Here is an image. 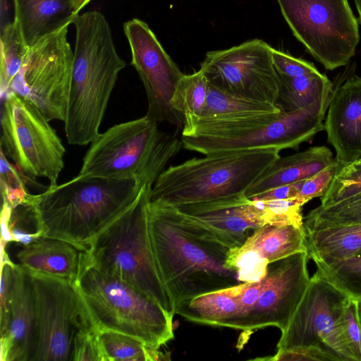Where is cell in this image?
Wrapping results in <instances>:
<instances>
[{"label": "cell", "instance_id": "41", "mask_svg": "<svg viewBox=\"0 0 361 361\" xmlns=\"http://www.w3.org/2000/svg\"><path fill=\"white\" fill-rule=\"evenodd\" d=\"M304 181L305 180L272 188L255 196L251 200L255 201H270L296 198Z\"/></svg>", "mask_w": 361, "mask_h": 361}, {"label": "cell", "instance_id": "34", "mask_svg": "<svg viewBox=\"0 0 361 361\" xmlns=\"http://www.w3.org/2000/svg\"><path fill=\"white\" fill-rule=\"evenodd\" d=\"M8 228L12 241L23 245L42 237L35 210L30 202L11 207Z\"/></svg>", "mask_w": 361, "mask_h": 361}, {"label": "cell", "instance_id": "44", "mask_svg": "<svg viewBox=\"0 0 361 361\" xmlns=\"http://www.w3.org/2000/svg\"><path fill=\"white\" fill-rule=\"evenodd\" d=\"M355 4L358 13L359 20L361 23V0H355Z\"/></svg>", "mask_w": 361, "mask_h": 361}, {"label": "cell", "instance_id": "21", "mask_svg": "<svg viewBox=\"0 0 361 361\" xmlns=\"http://www.w3.org/2000/svg\"><path fill=\"white\" fill-rule=\"evenodd\" d=\"M13 21L31 47L46 37L73 23L78 15L71 0H13Z\"/></svg>", "mask_w": 361, "mask_h": 361}, {"label": "cell", "instance_id": "30", "mask_svg": "<svg viewBox=\"0 0 361 361\" xmlns=\"http://www.w3.org/2000/svg\"><path fill=\"white\" fill-rule=\"evenodd\" d=\"M361 224V192L327 207L319 206L305 216L306 231L339 225Z\"/></svg>", "mask_w": 361, "mask_h": 361}, {"label": "cell", "instance_id": "24", "mask_svg": "<svg viewBox=\"0 0 361 361\" xmlns=\"http://www.w3.org/2000/svg\"><path fill=\"white\" fill-rule=\"evenodd\" d=\"M306 247L315 264H329L357 256L361 254V224L307 231Z\"/></svg>", "mask_w": 361, "mask_h": 361}, {"label": "cell", "instance_id": "11", "mask_svg": "<svg viewBox=\"0 0 361 361\" xmlns=\"http://www.w3.org/2000/svg\"><path fill=\"white\" fill-rule=\"evenodd\" d=\"M295 37L325 68L348 63L360 40L348 0H277Z\"/></svg>", "mask_w": 361, "mask_h": 361}, {"label": "cell", "instance_id": "16", "mask_svg": "<svg viewBox=\"0 0 361 361\" xmlns=\"http://www.w3.org/2000/svg\"><path fill=\"white\" fill-rule=\"evenodd\" d=\"M131 64L142 80L147 98L146 116L183 128L184 119L173 107L176 90L184 74L165 51L149 25L138 18L123 24Z\"/></svg>", "mask_w": 361, "mask_h": 361}, {"label": "cell", "instance_id": "20", "mask_svg": "<svg viewBox=\"0 0 361 361\" xmlns=\"http://www.w3.org/2000/svg\"><path fill=\"white\" fill-rule=\"evenodd\" d=\"M36 328L33 293L28 271L16 266L9 322L1 334V361H32Z\"/></svg>", "mask_w": 361, "mask_h": 361}, {"label": "cell", "instance_id": "28", "mask_svg": "<svg viewBox=\"0 0 361 361\" xmlns=\"http://www.w3.org/2000/svg\"><path fill=\"white\" fill-rule=\"evenodd\" d=\"M104 361H155L166 360L159 349L134 337L113 331H97Z\"/></svg>", "mask_w": 361, "mask_h": 361}, {"label": "cell", "instance_id": "1", "mask_svg": "<svg viewBox=\"0 0 361 361\" xmlns=\"http://www.w3.org/2000/svg\"><path fill=\"white\" fill-rule=\"evenodd\" d=\"M152 250L176 309L208 293L240 284L226 262L231 249L219 237L177 207L149 203Z\"/></svg>", "mask_w": 361, "mask_h": 361}, {"label": "cell", "instance_id": "2", "mask_svg": "<svg viewBox=\"0 0 361 361\" xmlns=\"http://www.w3.org/2000/svg\"><path fill=\"white\" fill-rule=\"evenodd\" d=\"M143 185L133 178L80 175L31 195L38 230L87 252L92 239L136 199Z\"/></svg>", "mask_w": 361, "mask_h": 361}, {"label": "cell", "instance_id": "27", "mask_svg": "<svg viewBox=\"0 0 361 361\" xmlns=\"http://www.w3.org/2000/svg\"><path fill=\"white\" fill-rule=\"evenodd\" d=\"M209 89L208 81L200 69L182 78L173 99V107L184 119L182 133L189 132L198 122Z\"/></svg>", "mask_w": 361, "mask_h": 361}, {"label": "cell", "instance_id": "29", "mask_svg": "<svg viewBox=\"0 0 361 361\" xmlns=\"http://www.w3.org/2000/svg\"><path fill=\"white\" fill-rule=\"evenodd\" d=\"M29 49L18 25L14 21L6 23L1 32V97L7 92Z\"/></svg>", "mask_w": 361, "mask_h": 361}, {"label": "cell", "instance_id": "23", "mask_svg": "<svg viewBox=\"0 0 361 361\" xmlns=\"http://www.w3.org/2000/svg\"><path fill=\"white\" fill-rule=\"evenodd\" d=\"M80 251L56 238L40 237L23 245L16 254L25 269L66 279L73 283L78 276Z\"/></svg>", "mask_w": 361, "mask_h": 361}, {"label": "cell", "instance_id": "19", "mask_svg": "<svg viewBox=\"0 0 361 361\" xmlns=\"http://www.w3.org/2000/svg\"><path fill=\"white\" fill-rule=\"evenodd\" d=\"M324 129L341 166L361 157V78L353 76L334 91Z\"/></svg>", "mask_w": 361, "mask_h": 361}, {"label": "cell", "instance_id": "35", "mask_svg": "<svg viewBox=\"0 0 361 361\" xmlns=\"http://www.w3.org/2000/svg\"><path fill=\"white\" fill-rule=\"evenodd\" d=\"M71 361H104L97 331L91 323L85 324L77 331Z\"/></svg>", "mask_w": 361, "mask_h": 361}, {"label": "cell", "instance_id": "36", "mask_svg": "<svg viewBox=\"0 0 361 361\" xmlns=\"http://www.w3.org/2000/svg\"><path fill=\"white\" fill-rule=\"evenodd\" d=\"M338 323L342 336L355 360L361 361V326L355 300L350 299Z\"/></svg>", "mask_w": 361, "mask_h": 361}, {"label": "cell", "instance_id": "9", "mask_svg": "<svg viewBox=\"0 0 361 361\" xmlns=\"http://www.w3.org/2000/svg\"><path fill=\"white\" fill-rule=\"evenodd\" d=\"M308 259L307 251L295 253L269 264L260 281L227 288L233 313L226 328L284 331L309 284Z\"/></svg>", "mask_w": 361, "mask_h": 361}, {"label": "cell", "instance_id": "39", "mask_svg": "<svg viewBox=\"0 0 361 361\" xmlns=\"http://www.w3.org/2000/svg\"><path fill=\"white\" fill-rule=\"evenodd\" d=\"M272 59L274 67L280 76L292 78L318 71L312 63L274 48Z\"/></svg>", "mask_w": 361, "mask_h": 361}, {"label": "cell", "instance_id": "14", "mask_svg": "<svg viewBox=\"0 0 361 361\" xmlns=\"http://www.w3.org/2000/svg\"><path fill=\"white\" fill-rule=\"evenodd\" d=\"M350 299L316 271L288 326L281 332L277 350L316 346L337 361H355L338 323Z\"/></svg>", "mask_w": 361, "mask_h": 361}, {"label": "cell", "instance_id": "31", "mask_svg": "<svg viewBox=\"0 0 361 361\" xmlns=\"http://www.w3.org/2000/svg\"><path fill=\"white\" fill-rule=\"evenodd\" d=\"M315 264L322 276L349 298L361 299V254L329 264Z\"/></svg>", "mask_w": 361, "mask_h": 361}, {"label": "cell", "instance_id": "15", "mask_svg": "<svg viewBox=\"0 0 361 361\" xmlns=\"http://www.w3.org/2000/svg\"><path fill=\"white\" fill-rule=\"evenodd\" d=\"M265 42L253 39L231 48L211 51L200 65L208 82L228 94L276 104L282 87Z\"/></svg>", "mask_w": 361, "mask_h": 361}, {"label": "cell", "instance_id": "33", "mask_svg": "<svg viewBox=\"0 0 361 361\" xmlns=\"http://www.w3.org/2000/svg\"><path fill=\"white\" fill-rule=\"evenodd\" d=\"M1 149V148H0ZM0 185L2 203L11 207L30 202L29 192L25 180L28 176L11 164L4 151L0 149Z\"/></svg>", "mask_w": 361, "mask_h": 361}, {"label": "cell", "instance_id": "6", "mask_svg": "<svg viewBox=\"0 0 361 361\" xmlns=\"http://www.w3.org/2000/svg\"><path fill=\"white\" fill-rule=\"evenodd\" d=\"M74 286L91 324L137 338L159 349L174 338L173 317L152 300L94 267L80 251Z\"/></svg>", "mask_w": 361, "mask_h": 361}, {"label": "cell", "instance_id": "37", "mask_svg": "<svg viewBox=\"0 0 361 361\" xmlns=\"http://www.w3.org/2000/svg\"><path fill=\"white\" fill-rule=\"evenodd\" d=\"M340 166L336 160L332 164L305 180L298 197L305 204L314 197L324 196Z\"/></svg>", "mask_w": 361, "mask_h": 361}, {"label": "cell", "instance_id": "17", "mask_svg": "<svg viewBox=\"0 0 361 361\" xmlns=\"http://www.w3.org/2000/svg\"><path fill=\"white\" fill-rule=\"evenodd\" d=\"M303 251L304 226L266 224L254 229L243 245L230 249L226 265L236 272L240 283L255 282L266 276L269 264Z\"/></svg>", "mask_w": 361, "mask_h": 361}, {"label": "cell", "instance_id": "40", "mask_svg": "<svg viewBox=\"0 0 361 361\" xmlns=\"http://www.w3.org/2000/svg\"><path fill=\"white\" fill-rule=\"evenodd\" d=\"M261 360L274 361H337L334 356L316 346L294 347L279 350L274 356L261 358Z\"/></svg>", "mask_w": 361, "mask_h": 361}, {"label": "cell", "instance_id": "25", "mask_svg": "<svg viewBox=\"0 0 361 361\" xmlns=\"http://www.w3.org/2000/svg\"><path fill=\"white\" fill-rule=\"evenodd\" d=\"M281 111L276 104L237 97L209 83L206 102L198 122L259 118Z\"/></svg>", "mask_w": 361, "mask_h": 361}, {"label": "cell", "instance_id": "5", "mask_svg": "<svg viewBox=\"0 0 361 361\" xmlns=\"http://www.w3.org/2000/svg\"><path fill=\"white\" fill-rule=\"evenodd\" d=\"M275 147L219 152L164 169L150 202L173 207L243 195L280 157Z\"/></svg>", "mask_w": 361, "mask_h": 361}, {"label": "cell", "instance_id": "7", "mask_svg": "<svg viewBox=\"0 0 361 361\" xmlns=\"http://www.w3.org/2000/svg\"><path fill=\"white\" fill-rule=\"evenodd\" d=\"M157 123L145 115L100 133L86 152L79 174L133 178L152 187L183 146L181 139L160 131Z\"/></svg>", "mask_w": 361, "mask_h": 361}, {"label": "cell", "instance_id": "38", "mask_svg": "<svg viewBox=\"0 0 361 361\" xmlns=\"http://www.w3.org/2000/svg\"><path fill=\"white\" fill-rule=\"evenodd\" d=\"M16 266L13 262L1 263V334L8 326L13 301Z\"/></svg>", "mask_w": 361, "mask_h": 361}, {"label": "cell", "instance_id": "18", "mask_svg": "<svg viewBox=\"0 0 361 361\" xmlns=\"http://www.w3.org/2000/svg\"><path fill=\"white\" fill-rule=\"evenodd\" d=\"M177 208L212 231L231 248L243 245L251 230L268 224L259 202L245 194Z\"/></svg>", "mask_w": 361, "mask_h": 361}, {"label": "cell", "instance_id": "12", "mask_svg": "<svg viewBox=\"0 0 361 361\" xmlns=\"http://www.w3.org/2000/svg\"><path fill=\"white\" fill-rule=\"evenodd\" d=\"M68 28L66 26L30 47L4 95L13 92L26 99L49 121L66 119L73 62Z\"/></svg>", "mask_w": 361, "mask_h": 361}, {"label": "cell", "instance_id": "8", "mask_svg": "<svg viewBox=\"0 0 361 361\" xmlns=\"http://www.w3.org/2000/svg\"><path fill=\"white\" fill-rule=\"evenodd\" d=\"M330 101L259 118L198 122L189 132L182 133V145L204 155L269 147L297 149L324 129L323 120Z\"/></svg>", "mask_w": 361, "mask_h": 361}, {"label": "cell", "instance_id": "3", "mask_svg": "<svg viewBox=\"0 0 361 361\" xmlns=\"http://www.w3.org/2000/svg\"><path fill=\"white\" fill-rule=\"evenodd\" d=\"M73 24L75 43L64 126L68 144L83 146L99 135L111 94L126 64L101 12L78 14Z\"/></svg>", "mask_w": 361, "mask_h": 361}, {"label": "cell", "instance_id": "26", "mask_svg": "<svg viewBox=\"0 0 361 361\" xmlns=\"http://www.w3.org/2000/svg\"><path fill=\"white\" fill-rule=\"evenodd\" d=\"M280 78L282 87L276 105L284 111L308 108L331 99L334 93L331 81L319 71L292 78Z\"/></svg>", "mask_w": 361, "mask_h": 361}, {"label": "cell", "instance_id": "43", "mask_svg": "<svg viewBox=\"0 0 361 361\" xmlns=\"http://www.w3.org/2000/svg\"><path fill=\"white\" fill-rule=\"evenodd\" d=\"M356 301V307H357V314L358 320L361 326V299L355 300Z\"/></svg>", "mask_w": 361, "mask_h": 361}, {"label": "cell", "instance_id": "4", "mask_svg": "<svg viewBox=\"0 0 361 361\" xmlns=\"http://www.w3.org/2000/svg\"><path fill=\"white\" fill-rule=\"evenodd\" d=\"M151 189L144 185L134 202L92 239L85 253L98 269L126 283L173 318L174 303L161 279L151 243Z\"/></svg>", "mask_w": 361, "mask_h": 361}, {"label": "cell", "instance_id": "13", "mask_svg": "<svg viewBox=\"0 0 361 361\" xmlns=\"http://www.w3.org/2000/svg\"><path fill=\"white\" fill-rule=\"evenodd\" d=\"M27 271L35 312L32 361H71L74 337L90 323L79 294L70 281Z\"/></svg>", "mask_w": 361, "mask_h": 361}, {"label": "cell", "instance_id": "22", "mask_svg": "<svg viewBox=\"0 0 361 361\" xmlns=\"http://www.w3.org/2000/svg\"><path fill=\"white\" fill-rule=\"evenodd\" d=\"M336 161L324 146L307 149L276 159L247 189L245 196H255L272 188L306 180Z\"/></svg>", "mask_w": 361, "mask_h": 361}, {"label": "cell", "instance_id": "42", "mask_svg": "<svg viewBox=\"0 0 361 361\" xmlns=\"http://www.w3.org/2000/svg\"><path fill=\"white\" fill-rule=\"evenodd\" d=\"M91 0H71L73 8L77 14Z\"/></svg>", "mask_w": 361, "mask_h": 361}, {"label": "cell", "instance_id": "10", "mask_svg": "<svg viewBox=\"0 0 361 361\" xmlns=\"http://www.w3.org/2000/svg\"><path fill=\"white\" fill-rule=\"evenodd\" d=\"M1 98L0 148L30 178L57 184L66 152L60 137L42 112L30 102L9 92Z\"/></svg>", "mask_w": 361, "mask_h": 361}, {"label": "cell", "instance_id": "32", "mask_svg": "<svg viewBox=\"0 0 361 361\" xmlns=\"http://www.w3.org/2000/svg\"><path fill=\"white\" fill-rule=\"evenodd\" d=\"M360 192L361 157L340 166L319 206L327 207Z\"/></svg>", "mask_w": 361, "mask_h": 361}]
</instances>
